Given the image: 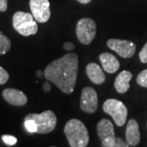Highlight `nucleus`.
<instances>
[{
  "label": "nucleus",
  "mask_w": 147,
  "mask_h": 147,
  "mask_svg": "<svg viewBox=\"0 0 147 147\" xmlns=\"http://www.w3.org/2000/svg\"><path fill=\"white\" fill-rule=\"evenodd\" d=\"M79 69V57L75 53H67L48 64L43 71L45 79L54 84L65 94L74 90Z\"/></svg>",
  "instance_id": "obj_1"
},
{
  "label": "nucleus",
  "mask_w": 147,
  "mask_h": 147,
  "mask_svg": "<svg viewBox=\"0 0 147 147\" xmlns=\"http://www.w3.org/2000/svg\"><path fill=\"white\" fill-rule=\"evenodd\" d=\"M64 133L71 147H86L89 143V135L84 123L77 119L69 120L64 128Z\"/></svg>",
  "instance_id": "obj_2"
},
{
  "label": "nucleus",
  "mask_w": 147,
  "mask_h": 147,
  "mask_svg": "<svg viewBox=\"0 0 147 147\" xmlns=\"http://www.w3.org/2000/svg\"><path fill=\"white\" fill-rule=\"evenodd\" d=\"M96 131L103 147H128L125 141L115 137L114 125L109 119H100L96 125Z\"/></svg>",
  "instance_id": "obj_3"
},
{
  "label": "nucleus",
  "mask_w": 147,
  "mask_h": 147,
  "mask_svg": "<svg viewBox=\"0 0 147 147\" xmlns=\"http://www.w3.org/2000/svg\"><path fill=\"white\" fill-rule=\"evenodd\" d=\"M12 25L17 33L25 37L35 34L38 24L32 14L24 11H16L12 17Z\"/></svg>",
  "instance_id": "obj_4"
},
{
  "label": "nucleus",
  "mask_w": 147,
  "mask_h": 147,
  "mask_svg": "<svg viewBox=\"0 0 147 147\" xmlns=\"http://www.w3.org/2000/svg\"><path fill=\"white\" fill-rule=\"evenodd\" d=\"M33 119L36 123L37 133L39 134H47L53 131L57 123V116L52 110H45L41 114H29L26 116L25 119Z\"/></svg>",
  "instance_id": "obj_5"
},
{
  "label": "nucleus",
  "mask_w": 147,
  "mask_h": 147,
  "mask_svg": "<svg viewBox=\"0 0 147 147\" xmlns=\"http://www.w3.org/2000/svg\"><path fill=\"white\" fill-rule=\"evenodd\" d=\"M103 110L110 115L117 126L122 127L125 124L127 117V109L125 105L116 99H108L103 104Z\"/></svg>",
  "instance_id": "obj_6"
},
{
  "label": "nucleus",
  "mask_w": 147,
  "mask_h": 147,
  "mask_svg": "<svg viewBox=\"0 0 147 147\" xmlns=\"http://www.w3.org/2000/svg\"><path fill=\"white\" fill-rule=\"evenodd\" d=\"M96 34V24L92 19L85 17L80 19L76 26V35L79 42L88 45L93 41Z\"/></svg>",
  "instance_id": "obj_7"
},
{
  "label": "nucleus",
  "mask_w": 147,
  "mask_h": 147,
  "mask_svg": "<svg viewBox=\"0 0 147 147\" xmlns=\"http://www.w3.org/2000/svg\"><path fill=\"white\" fill-rule=\"evenodd\" d=\"M98 108V96L92 87H85L80 97V109L87 114H93Z\"/></svg>",
  "instance_id": "obj_8"
},
{
  "label": "nucleus",
  "mask_w": 147,
  "mask_h": 147,
  "mask_svg": "<svg viewBox=\"0 0 147 147\" xmlns=\"http://www.w3.org/2000/svg\"><path fill=\"white\" fill-rule=\"evenodd\" d=\"M30 7L34 20L38 23L47 22L51 16L49 0H30Z\"/></svg>",
  "instance_id": "obj_9"
},
{
  "label": "nucleus",
  "mask_w": 147,
  "mask_h": 147,
  "mask_svg": "<svg viewBox=\"0 0 147 147\" xmlns=\"http://www.w3.org/2000/svg\"><path fill=\"white\" fill-rule=\"evenodd\" d=\"M106 44L109 48L115 51L123 58L131 57L136 52V44L129 40L110 38Z\"/></svg>",
  "instance_id": "obj_10"
},
{
  "label": "nucleus",
  "mask_w": 147,
  "mask_h": 147,
  "mask_svg": "<svg viewBox=\"0 0 147 147\" xmlns=\"http://www.w3.org/2000/svg\"><path fill=\"white\" fill-rule=\"evenodd\" d=\"M2 95L7 103L15 106H23L28 101L26 94L20 90L15 88H6L3 91Z\"/></svg>",
  "instance_id": "obj_11"
},
{
  "label": "nucleus",
  "mask_w": 147,
  "mask_h": 147,
  "mask_svg": "<svg viewBox=\"0 0 147 147\" xmlns=\"http://www.w3.org/2000/svg\"><path fill=\"white\" fill-rule=\"evenodd\" d=\"M126 142L128 146H137L141 141V133L139 125L135 119H130L127 122L125 132Z\"/></svg>",
  "instance_id": "obj_12"
},
{
  "label": "nucleus",
  "mask_w": 147,
  "mask_h": 147,
  "mask_svg": "<svg viewBox=\"0 0 147 147\" xmlns=\"http://www.w3.org/2000/svg\"><path fill=\"white\" fill-rule=\"evenodd\" d=\"M99 60H100L102 68L106 73H115L120 66V64L118 61V59L110 53H100L99 56Z\"/></svg>",
  "instance_id": "obj_13"
},
{
  "label": "nucleus",
  "mask_w": 147,
  "mask_h": 147,
  "mask_svg": "<svg viewBox=\"0 0 147 147\" xmlns=\"http://www.w3.org/2000/svg\"><path fill=\"white\" fill-rule=\"evenodd\" d=\"M86 74L90 81L93 84L100 85L105 83V75L104 71L96 63L92 62L88 64L86 67Z\"/></svg>",
  "instance_id": "obj_14"
},
{
  "label": "nucleus",
  "mask_w": 147,
  "mask_h": 147,
  "mask_svg": "<svg viewBox=\"0 0 147 147\" xmlns=\"http://www.w3.org/2000/svg\"><path fill=\"white\" fill-rule=\"evenodd\" d=\"M132 74L128 70H123L118 74L115 81V88L119 93H125L130 88Z\"/></svg>",
  "instance_id": "obj_15"
},
{
  "label": "nucleus",
  "mask_w": 147,
  "mask_h": 147,
  "mask_svg": "<svg viewBox=\"0 0 147 147\" xmlns=\"http://www.w3.org/2000/svg\"><path fill=\"white\" fill-rule=\"evenodd\" d=\"M11 40L0 30V55H4L11 48Z\"/></svg>",
  "instance_id": "obj_16"
},
{
  "label": "nucleus",
  "mask_w": 147,
  "mask_h": 147,
  "mask_svg": "<svg viewBox=\"0 0 147 147\" xmlns=\"http://www.w3.org/2000/svg\"><path fill=\"white\" fill-rule=\"evenodd\" d=\"M137 83L140 86L147 88V69L142 70V72L137 75Z\"/></svg>",
  "instance_id": "obj_17"
},
{
  "label": "nucleus",
  "mask_w": 147,
  "mask_h": 147,
  "mask_svg": "<svg viewBox=\"0 0 147 147\" xmlns=\"http://www.w3.org/2000/svg\"><path fill=\"white\" fill-rule=\"evenodd\" d=\"M25 127L26 128V130L30 133H34V132H37V129H38V127H37L36 123L33 119H25Z\"/></svg>",
  "instance_id": "obj_18"
},
{
  "label": "nucleus",
  "mask_w": 147,
  "mask_h": 147,
  "mask_svg": "<svg viewBox=\"0 0 147 147\" xmlns=\"http://www.w3.org/2000/svg\"><path fill=\"white\" fill-rule=\"evenodd\" d=\"M2 140L7 146H14L17 142V139L16 137L11 135H3L2 136Z\"/></svg>",
  "instance_id": "obj_19"
},
{
  "label": "nucleus",
  "mask_w": 147,
  "mask_h": 147,
  "mask_svg": "<svg viewBox=\"0 0 147 147\" xmlns=\"http://www.w3.org/2000/svg\"><path fill=\"white\" fill-rule=\"evenodd\" d=\"M9 79V74L7 71L0 66V85L5 84Z\"/></svg>",
  "instance_id": "obj_20"
},
{
  "label": "nucleus",
  "mask_w": 147,
  "mask_h": 147,
  "mask_svg": "<svg viewBox=\"0 0 147 147\" xmlns=\"http://www.w3.org/2000/svg\"><path fill=\"white\" fill-rule=\"evenodd\" d=\"M139 58L142 63H147V42L139 53Z\"/></svg>",
  "instance_id": "obj_21"
},
{
  "label": "nucleus",
  "mask_w": 147,
  "mask_h": 147,
  "mask_svg": "<svg viewBox=\"0 0 147 147\" xmlns=\"http://www.w3.org/2000/svg\"><path fill=\"white\" fill-rule=\"evenodd\" d=\"M7 9V0H0V11L4 12Z\"/></svg>",
  "instance_id": "obj_22"
},
{
  "label": "nucleus",
  "mask_w": 147,
  "mask_h": 147,
  "mask_svg": "<svg viewBox=\"0 0 147 147\" xmlns=\"http://www.w3.org/2000/svg\"><path fill=\"white\" fill-rule=\"evenodd\" d=\"M63 47L64 49L66 50V51H73L75 47H74V43H72V42H66L63 44Z\"/></svg>",
  "instance_id": "obj_23"
},
{
  "label": "nucleus",
  "mask_w": 147,
  "mask_h": 147,
  "mask_svg": "<svg viewBox=\"0 0 147 147\" xmlns=\"http://www.w3.org/2000/svg\"><path fill=\"white\" fill-rule=\"evenodd\" d=\"M42 89L43 91L45 92H49L51 89H52V88H51V85L50 84L48 83V82H45L43 85H42Z\"/></svg>",
  "instance_id": "obj_24"
},
{
  "label": "nucleus",
  "mask_w": 147,
  "mask_h": 147,
  "mask_svg": "<svg viewBox=\"0 0 147 147\" xmlns=\"http://www.w3.org/2000/svg\"><path fill=\"white\" fill-rule=\"evenodd\" d=\"M36 75L39 78V79H41V78H42L43 76H44V74H43V72L42 71H41L40 69L39 70H37L36 71Z\"/></svg>",
  "instance_id": "obj_25"
},
{
  "label": "nucleus",
  "mask_w": 147,
  "mask_h": 147,
  "mask_svg": "<svg viewBox=\"0 0 147 147\" xmlns=\"http://www.w3.org/2000/svg\"><path fill=\"white\" fill-rule=\"evenodd\" d=\"M91 1L92 0H78V2H79L82 4H88V3H91Z\"/></svg>",
  "instance_id": "obj_26"
}]
</instances>
